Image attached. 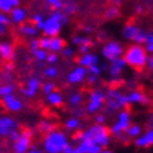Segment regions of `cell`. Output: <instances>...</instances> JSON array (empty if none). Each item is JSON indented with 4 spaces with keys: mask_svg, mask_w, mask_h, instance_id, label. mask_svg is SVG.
Here are the masks:
<instances>
[{
    "mask_svg": "<svg viewBox=\"0 0 153 153\" xmlns=\"http://www.w3.org/2000/svg\"><path fill=\"white\" fill-rule=\"evenodd\" d=\"M49 39H51V37L44 35V37L39 39V48H42V49L48 51V49H49Z\"/></svg>",
    "mask_w": 153,
    "mask_h": 153,
    "instance_id": "cell-41",
    "label": "cell"
},
{
    "mask_svg": "<svg viewBox=\"0 0 153 153\" xmlns=\"http://www.w3.org/2000/svg\"><path fill=\"white\" fill-rule=\"evenodd\" d=\"M140 31H142V28H140L138 24L128 23L125 27H124V30H122V35H124V38L128 39V41L135 42V39H136V37H138V34H139Z\"/></svg>",
    "mask_w": 153,
    "mask_h": 153,
    "instance_id": "cell-17",
    "label": "cell"
},
{
    "mask_svg": "<svg viewBox=\"0 0 153 153\" xmlns=\"http://www.w3.org/2000/svg\"><path fill=\"white\" fill-rule=\"evenodd\" d=\"M0 56L6 60H11L14 56V48L10 42H1L0 44Z\"/></svg>",
    "mask_w": 153,
    "mask_h": 153,
    "instance_id": "cell-20",
    "label": "cell"
},
{
    "mask_svg": "<svg viewBox=\"0 0 153 153\" xmlns=\"http://www.w3.org/2000/svg\"><path fill=\"white\" fill-rule=\"evenodd\" d=\"M143 132V128L139 125V124H131L129 126H128V129L125 131V136L128 138V139H136L138 136H139L140 134Z\"/></svg>",
    "mask_w": 153,
    "mask_h": 153,
    "instance_id": "cell-23",
    "label": "cell"
},
{
    "mask_svg": "<svg viewBox=\"0 0 153 153\" xmlns=\"http://www.w3.org/2000/svg\"><path fill=\"white\" fill-rule=\"evenodd\" d=\"M68 102H69L70 107H80V104L83 102V94L80 93V91H73V93H70L68 96Z\"/></svg>",
    "mask_w": 153,
    "mask_h": 153,
    "instance_id": "cell-25",
    "label": "cell"
},
{
    "mask_svg": "<svg viewBox=\"0 0 153 153\" xmlns=\"http://www.w3.org/2000/svg\"><path fill=\"white\" fill-rule=\"evenodd\" d=\"M27 153H44V152H42V149L37 148V146H31V148L28 149Z\"/></svg>",
    "mask_w": 153,
    "mask_h": 153,
    "instance_id": "cell-48",
    "label": "cell"
},
{
    "mask_svg": "<svg viewBox=\"0 0 153 153\" xmlns=\"http://www.w3.org/2000/svg\"><path fill=\"white\" fill-rule=\"evenodd\" d=\"M38 128H39V131H41V132H44V134H47V132H49V131L53 129V128H55V125L52 124L51 121H48V120H42L41 122H39V125H38Z\"/></svg>",
    "mask_w": 153,
    "mask_h": 153,
    "instance_id": "cell-31",
    "label": "cell"
},
{
    "mask_svg": "<svg viewBox=\"0 0 153 153\" xmlns=\"http://www.w3.org/2000/svg\"><path fill=\"white\" fill-rule=\"evenodd\" d=\"M41 143L44 153H63L65 148L69 145V138L63 131L53 128L52 131L44 134Z\"/></svg>",
    "mask_w": 153,
    "mask_h": 153,
    "instance_id": "cell-2",
    "label": "cell"
},
{
    "mask_svg": "<svg viewBox=\"0 0 153 153\" xmlns=\"http://www.w3.org/2000/svg\"><path fill=\"white\" fill-rule=\"evenodd\" d=\"M104 101H105V91L101 88H94L88 94V100L84 110L87 114H97L104 108Z\"/></svg>",
    "mask_w": 153,
    "mask_h": 153,
    "instance_id": "cell-7",
    "label": "cell"
},
{
    "mask_svg": "<svg viewBox=\"0 0 153 153\" xmlns=\"http://www.w3.org/2000/svg\"><path fill=\"white\" fill-rule=\"evenodd\" d=\"M31 23L35 25L37 30H42V27H44V17L41 14H34L33 19H31Z\"/></svg>",
    "mask_w": 153,
    "mask_h": 153,
    "instance_id": "cell-36",
    "label": "cell"
},
{
    "mask_svg": "<svg viewBox=\"0 0 153 153\" xmlns=\"http://www.w3.org/2000/svg\"><path fill=\"white\" fill-rule=\"evenodd\" d=\"M0 107H1V101H0Z\"/></svg>",
    "mask_w": 153,
    "mask_h": 153,
    "instance_id": "cell-55",
    "label": "cell"
},
{
    "mask_svg": "<svg viewBox=\"0 0 153 153\" xmlns=\"http://www.w3.org/2000/svg\"><path fill=\"white\" fill-rule=\"evenodd\" d=\"M13 153H16V152H13Z\"/></svg>",
    "mask_w": 153,
    "mask_h": 153,
    "instance_id": "cell-56",
    "label": "cell"
},
{
    "mask_svg": "<svg viewBox=\"0 0 153 153\" xmlns=\"http://www.w3.org/2000/svg\"><path fill=\"white\" fill-rule=\"evenodd\" d=\"M77 62H79L80 66L88 68V66H91V65H97L98 63V56L96 55V53H90V52H87V53H83V55L80 56L79 59H77Z\"/></svg>",
    "mask_w": 153,
    "mask_h": 153,
    "instance_id": "cell-18",
    "label": "cell"
},
{
    "mask_svg": "<svg viewBox=\"0 0 153 153\" xmlns=\"http://www.w3.org/2000/svg\"><path fill=\"white\" fill-rule=\"evenodd\" d=\"M105 121H107V117L104 114H98L97 112V115H96V124H104Z\"/></svg>",
    "mask_w": 153,
    "mask_h": 153,
    "instance_id": "cell-44",
    "label": "cell"
},
{
    "mask_svg": "<svg viewBox=\"0 0 153 153\" xmlns=\"http://www.w3.org/2000/svg\"><path fill=\"white\" fill-rule=\"evenodd\" d=\"M1 148H3V145H1V142H0V150H1Z\"/></svg>",
    "mask_w": 153,
    "mask_h": 153,
    "instance_id": "cell-53",
    "label": "cell"
},
{
    "mask_svg": "<svg viewBox=\"0 0 153 153\" xmlns=\"http://www.w3.org/2000/svg\"><path fill=\"white\" fill-rule=\"evenodd\" d=\"M20 4V0H0V11L10 13L13 9H16Z\"/></svg>",
    "mask_w": 153,
    "mask_h": 153,
    "instance_id": "cell-26",
    "label": "cell"
},
{
    "mask_svg": "<svg viewBox=\"0 0 153 153\" xmlns=\"http://www.w3.org/2000/svg\"><path fill=\"white\" fill-rule=\"evenodd\" d=\"M82 126V121L77 118V117H72V118H68L65 121V128L70 132H76V131L80 129Z\"/></svg>",
    "mask_w": 153,
    "mask_h": 153,
    "instance_id": "cell-24",
    "label": "cell"
},
{
    "mask_svg": "<svg viewBox=\"0 0 153 153\" xmlns=\"http://www.w3.org/2000/svg\"><path fill=\"white\" fill-rule=\"evenodd\" d=\"M33 55L34 58L38 60V62H45L47 60V51L45 49H42V48H38V49H35V51H33Z\"/></svg>",
    "mask_w": 153,
    "mask_h": 153,
    "instance_id": "cell-32",
    "label": "cell"
},
{
    "mask_svg": "<svg viewBox=\"0 0 153 153\" xmlns=\"http://www.w3.org/2000/svg\"><path fill=\"white\" fill-rule=\"evenodd\" d=\"M100 153H114V152H112V150H110V149L102 148V149H101V152H100Z\"/></svg>",
    "mask_w": 153,
    "mask_h": 153,
    "instance_id": "cell-50",
    "label": "cell"
},
{
    "mask_svg": "<svg viewBox=\"0 0 153 153\" xmlns=\"http://www.w3.org/2000/svg\"><path fill=\"white\" fill-rule=\"evenodd\" d=\"M122 58L126 62V66L132 68L136 72H142V70L146 68V62H148L149 53L146 51L145 45L142 44H132L126 48L124 53H122Z\"/></svg>",
    "mask_w": 153,
    "mask_h": 153,
    "instance_id": "cell-3",
    "label": "cell"
},
{
    "mask_svg": "<svg viewBox=\"0 0 153 153\" xmlns=\"http://www.w3.org/2000/svg\"><path fill=\"white\" fill-rule=\"evenodd\" d=\"M33 132L30 131H20L19 136L13 140V152L16 153H27L28 149L33 146Z\"/></svg>",
    "mask_w": 153,
    "mask_h": 153,
    "instance_id": "cell-8",
    "label": "cell"
},
{
    "mask_svg": "<svg viewBox=\"0 0 153 153\" xmlns=\"http://www.w3.org/2000/svg\"><path fill=\"white\" fill-rule=\"evenodd\" d=\"M19 131V124L10 115H0V138H10V135Z\"/></svg>",
    "mask_w": 153,
    "mask_h": 153,
    "instance_id": "cell-11",
    "label": "cell"
},
{
    "mask_svg": "<svg viewBox=\"0 0 153 153\" xmlns=\"http://www.w3.org/2000/svg\"><path fill=\"white\" fill-rule=\"evenodd\" d=\"M55 87H56V86L52 83V82H47V83H44L41 86L42 91H44V94H45V96H47V94H49V93H52L53 90H56Z\"/></svg>",
    "mask_w": 153,
    "mask_h": 153,
    "instance_id": "cell-39",
    "label": "cell"
},
{
    "mask_svg": "<svg viewBox=\"0 0 153 153\" xmlns=\"http://www.w3.org/2000/svg\"><path fill=\"white\" fill-rule=\"evenodd\" d=\"M65 23H68V16L63 11H52L47 20H44L42 31L47 37H56L60 33V28Z\"/></svg>",
    "mask_w": 153,
    "mask_h": 153,
    "instance_id": "cell-5",
    "label": "cell"
},
{
    "mask_svg": "<svg viewBox=\"0 0 153 153\" xmlns=\"http://www.w3.org/2000/svg\"><path fill=\"white\" fill-rule=\"evenodd\" d=\"M146 68H148V70L150 72V73H153V56L149 55L148 62H146Z\"/></svg>",
    "mask_w": 153,
    "mask_h": 153,
    "instance_id": "cell-45",
    "label": "cell"
},
{
    "mask_svg": "<svg viewBox=\"0 0 153 153\" xmlns=\"http://www.w3.org/2000/svg\"><path fill=\"white\" fill-rule=\"evenodd\" d=\"M0 44H1V42H0Z\"/></svg>",
    "mask_w": 153,
    "mask_h": 153,
    "instance_id": "cell-57",
    "label": "cell"
},
{
    "mask_svg": "<svg viewBox=\"0 0 153 153\" xmlns=\"http://www.w3.org/2000/svg\"><path fill=\"white\" fill-rule=\"evenodd\" d=\"M86 79H87V69L80 65L70 70L69 73H68V77H66L69 84H80V83H83Z\"/></svg>",
    "mask_w": 153,
    "mask_h": 153,
    "instance_id": "cell-13",
    "label": "cell"
},
{
    "mask_svg": "<svg viewBox=\"0 0 153 153\" xmlns=\"http://www.w3.org/2000/svg\"><path fill=\"white\" fill-rule=\"evenodd\" d=\"M41 86H42L41 80L38 79V77H35V76H33V77H30V79L25 82L24 87L21 88V93L27 98H33L34 96L38 93V90L41 88Z\"/></svg>",
    "mask_w": 153,
    "mask_h": 153,
    "instance_id": "cell-14",
    "label": "cell"
},
{
    "mask_svg": "<svg viewBox=\"0 0 153 153\" xmlns=\"http://www.w3.org/2000/svg\"><path fill=\"white\" fill-rule=\"evenodd\" d=\"M120 16V10H118V7H110V9L105 11V19L108 20H112V19H117Z\"/></svg>",
    "mask_w": 153,
    "mask_h": 153,
    "instance_id": "cell-38",
    "label": "cell"
},
{
    "mask_svg": "<svg viewBox=\"0 0 153 153\" xmlns=\"http://www.w3.org/2000/svg\"><path fill=\"white\" fill-rule=\"evenodd\" d=\"M102 56L105 58L107 60H114L117 58H121L122 53H124V47H122V44L118 41H108L102 47Z\"/></svg>",
    "mask_w": 153,
    "mask_h": 153,
    "instance_id": "cell-10",
    "label": "cell"
},
{
    "mask_svg": "<svg viewBox=\"0 0 153 153\" xmlns=\"http://www.w3.org/2000/svg\"><path fill=\"white\" fill-rule=\"evenodd\" d=\"M63 100H65V98H63L62 93L58 91V90H53L52 93L47 94V102L52 107H60L63 104Z\"/></svg>",
    "mask_w": 153,
    "mask_h": 153,
    "instance_id": "cell-19",
    "label": "cell"
},
{
    "mask_svg": "<svg viewBox=\"0 0 153 153\" xmlns=\"http://www.w3.org/2000/svg\"><path fill=\"white\" fill-rule=\"evenodd\" d=\"M1 66H3V58L0 56V68H1Z\"/></svg>",
    "mask_w": 153,
    "mask_h": 153,
    "instance_id": "cell-51",
    "label": "cell"
},
{
    "mask_svg": "<svg viewBox=\"0 0 153 153\" xmlns=\"http://www.w3.org/2000/svg\"><path fill=\"white\" fill-rule=\"evenodd\" d=\"M30 48H31V51H35L39 48V39H33V41L30 42Z\"/></svg>",
    "mask_w": 153,
    "mask_h": 153,
    "instance_id": "cell-46",
    "label": "cell"
},
{
    "mask_svg": "<svg viewBox=\"0 0 153 153\" xmlns=\"http://www.w3.org/2000/svg\"><path fill=\"white\" fill-rule=\"evenodd\" d=\"M148 129H153V114H150L148 118Z\"/></svg>",
    "mask_w": 153,
    "mask_h": 153,
    "instance_id": "cell-49",
    "label": "cell"
},
{
    "mask_svg": "<svg viewBox=\"0 0 153 153\" xmlns=\"http://www.w3.org/2000/svg\"><path fill=\"white\" fill-rule=\"evenodd\" d=\"M62 55L65 56V58H72L73 56V49L72 48H63L62 49Z\"/></svg>",
    "mask_w": 153,
    "mask_h": 153,
    "instance_id": "cell-43",
    "label": "cell"
},
{
    "mask_svg": "<svg viewBox=\"0 0 153 153\" xmlns=\"http://www.w3.org/2000/svg\"><path fill=\"white\" fill-rule=\"evenodd\" d=\"M63 48H65V41H63L62 38L58 37V35H56V37H51V39H49V49H48V51L58 53V52H60Z\"/></svg>",
    "mask_w": 153,
    "mask_h": 153,
    "instance_id": "cell-22",
    "label": "cell"
},
{
    "mask_svg": "<svg viewBox=\"0 0 153 153\" xmlns=\"http://www.w3.org/2000/svg\"><path fill=\"white\" fill-rule=\"evenodd\" d=\"M62 10H63L65 14H73L77 11V6H76V3H74L73 0H69V1H65V3H63Z\"/></svg>",
    "mask_w": 153,
    "mask_h": 153,
    "instance_id": "cell-29",
    "label": "cell"
},
{
    "mask_svg": "<svg viewBox=\"0 0 153 153\" xmlns=\"http://www.w3.org/2000/svg\"><path fill=\"white\" fill-rule=\"evenodd\" d=\"M10 13H11V19H10V21H13L14 24H23L24 20H25V17H27V11H25L24 9H19V7L13 9Z\"/></svg>",
    "mask_w": 153,
    "mask_h": 153,
    "instance_id": "cell-21",
    "label": "cell"
},
{
    "mask_svg": "<svg viewBox=\"0 0 153 153\" xmlns=\"http://www.w3.org/2000/svg\"><path fill=\"white\" fill-rule=\"evenodd\" d=\"M126 98H128V104L143 105V107L152 105V98L140 88H132L129 93H126Z\"/></svg>",
    "mask_w": 153,
    "mask_h": 153,
    "instance_id": "cell-9",
    "label": "cell"
},
{
    "mask_svg": "<svg viewBox=\"0 0 153 153\" xmlns=\"http://www.w3.org/2000/svg\"><path fill=\"white\" fill-rule=\"evenodd\" d=\"M73 44L74 45H79V47H82V45H87V47H91V39L87 37H82V35H76V37L73 38Z\"/></svg>",
    "mask_w": 153,
    "mask_h": 153,
    "instance_id": "cell-30",
    "label": "cell"
},
{
    "mask_svg": "<svg viewBox=\"0 0 153 153\" xmlns=\"http://www.w3.org/2000/svg\"><path fill=\"white\" fill-rule=\"evenodd\" d=\"M10 23H11V21H10V19L6 14H0V34L6 33V30H7Z\"/></svg>",
    "mask_w": 153,
    "mask_h": 153,
    "instance_id": "cell-34",
    "label": "cell"
},
{
    "mask_svg": "<svg viewBox=\"0 0 153 153\" xmlns=\"http://www.w3.org/2000/svg\"><path fill=\"white\" fill-rule=\"evenodd\" d=\"M0 153H4V152H3V150H0Z\"/></svg>",
    "mask_w": 153,
    "mask_h": 153,
    "instance_id": "cell-54",
    "label": "cell"
},
{
    "mask_svg": "<svg viewBox=\"0 0 153 153\" xmlns=\"http://www.w3.org/2000/svg\"><path fill=\"white\" fill-rule=\"evenodd\" d=\"M37 28L33 23H27V24H21L20 27V34H23L25 37H35L37 35Z\"/></svg>",
    "mask_w": 153,
    "mask_h": 153,
    "instance_id": "cell-27",
    "label": "cell"
},
{
    "mask_svg": "<svg viewBox=\"0 0 153 153\" xmlns=\"http://www.w3.org/2000/svg\"><path fill=\"white\" fill-rule=\"evenodd\" d=\"M47 62L49 63V65H55L56 62H58V55H56L55 52H52V53H48Z\"/></svg>",
    "mask_w": 153,
    "mask_h": 153,
    "instance_id": "cell-42",
    "label": "cell"
},
{
    "mask_svg": "<svg viewBox=\"0 0 153 153\" xmlns=\"http://www.w3.org/2000/svg\"><path fill=\"white\" fill-rule=\"evenodd\" d=\"M129 125H131V112L128 111V108H125V110L118 111L115 122H114L111 125V128H108V129H110V134H111L112 138L121 139V138L125 135V131L128 129Z\"/></svg>",
    "mask_w": 153,
    "mask_h": 153,
    "instance_id": "cell-6",
    "label": "cell"
},
{
    "mask_svg": "<svg viewBox=\"0 0 153 153\" xmlns=\"http://www.w3.org/2000/svg\"><path fill=\"white\" fill-rule=\"evenodd\" d=\"M126 66V62L124 60V58H117V59L111 60V65L108 68V72H110V76L112 79H120L121 77V73L124 72Z\"/></svg>",
    "mask_w": 153,
    "mask_h": 153,
    "instance_id": "cell-16",
    "label": "cell"
},
{
    "mask_svg": "<svg viewBox=\"0 0 153 153\" xmlns=\"http://www.w3.org/2000/svg\"><path fill=\"white\" fill-rule=\"evenodd\" d=\"M128 98L126 93H124L121 88L111 87L105 91V101H104V108L107 114H115V112L128 108Z\"/></svg>",
    "mask_w": 153,
    "mask_h": 153,
    "instance_id": "cell-4",
    "label": "cell"
},
{
    "mask_svg": "<svg viewBox=\"0 0 153 153\" xmlns=\"http://www.w3.org/2000/svg\"><path fill=\"white\" fill-rule=\"evenodd\" d=\"M47 1H48L49 9H51L52 11H59V10H62V7H63V1H62V0H47Z\"/></svg>",
    "mask_w": 153,
    "mask_h": 153,
    "instance_id": "cell-35",
    "label": "cell"
},
{
    "mask_svg": "<svg viewBox=\"0 0 153 153\" xmlns=\"http://www.w3.org/2000/svg\"><path fill=\"white\" fill-rule=\"evenodd\" d=\"M83 139L93 140L94 143L100 145L101 148H107L110 145V142H111V134H110V129L107 126H104V124H94L86 131L77 132L74 135V140L76 142Z\"/></svg>",
    "mask_w": 153,
    "mask_h": 153,
    "instance_id": "cell-1",
    "label": "cell"
},
{
    "mask_svg": "<svg viewBox=\"0 0 153 153\" xmlns=\"http://www.w3.org/2000/svg\"><path fill=\"white\" fill-rule=\"evenodd\" d=\"M87 69V74H94V76H100L101 74V68L98 65H91L86 68Z\"/></svg>",
    "mask_w": 153,
    "mask_h": 153,
    "instance_id": "cell-40",
    "label": "cell"
},
{
    "mask_svg": "<svg viewBox=\"0 0 153 153\" xmlns=\"http://www.w3.org/2000/svg\"><path fill=\"white\" fill-rule=\"evenodd\" d=\"M74 114H76V115L77 117H83L84 114H87V112H86V110H84V108H80V107H76V108H74Z\"/></svg>",
    "mask_w": 153,
    "mask_h": 153,
    "instance_id": "cell-47",
    "label": "cell"
},
{
    "mask_svg": "<svg viewBox=\"0 0 153 153\" xmlns=\"http://www.w3.org/2000/svg\"><path fill=\"white\" fill-rule=\"evenodd\" d=\"M14 90H16V86L10 82H6V83H0V97H6L9 94H14Z\"/></svg>",
    "mask_w": 153,
    "mask_h": 153,
    "instance_id": "cell-28",
    "label": "cell"
},
{
    "mask_svg": "<svg viewBox=\"0 0 153 153\" xmlns=\"http://www.w3.org/2000/svg\"><path fill=\"white\" fill-rule=\"evenodd\" d=\"M145 48L150 56H153V33H148V37H146V41H145Z\"/></svg>",
    "mask_w": 153,
    "mask_h": 153,
    "instance_id": "cell-33",
    "label": "cell"
},
{
    "mask_svg": "<svg viewBox=\"0 0 153 153\" xmlns=\"http://www.w3.org/2000/svg\"><path fill=\"white\" fill-rule=\"evenodd\" d=\"M76 150L79 153H100L101 152V146L97 143H94L93 140H87V139H83V140H79L76 142Z\"/></svg>",
    "mask_w": 153,
    "mask_h": 153,
    "instance_id": "cell-15",
    "label": "cell"
},
{
    "mask_svg": "<svg viewBox=\"0 0 153 153\" xmlns=\"http://www.w3.org/2000/svg\"><path fill=\"white\" fill-rule=\"evenodd\" d=\"M44 76H47V77H49V79H53V77H56L58 76V69H56L55 66H48V68H45L44 69Z\"/></svg>",
    "mask_w": 153,
    "mask_h": 153,
    "instance_id": "cell-37",
    "label": "cell"
},
{
    "mask_svg": "<svg viewBox=\"0 0 153 153\" xmlns=\"http://www.w3.org/2000/svg\"><path fill=\"white\" fill-rule=\"evenodd\" d=\"M1 105L10 112H19L23 110L24 104L17 96L9 94V96H6V97H1Z\"/></svg>",
    "mask_w": 153,
    "mask_h": 153,
    "instance_id": "cell-12",
    "label": "cell"
},
{
    "mask_svg": "<svg viewBox=\"0 0 153 153\" xmlns=\"http://www.w3.org/2000/svg\"><path fill=\"white\" fill-rule=\"evenodd\" d=\"M70 153H79V152L76 150V148H73V150H72V152H70Z\"/></svg>",
    "mask_w": 153,
    "mask_h": 153,
    "instance_id": "cell-52",
    "label": "cell"
}]
</instances>
